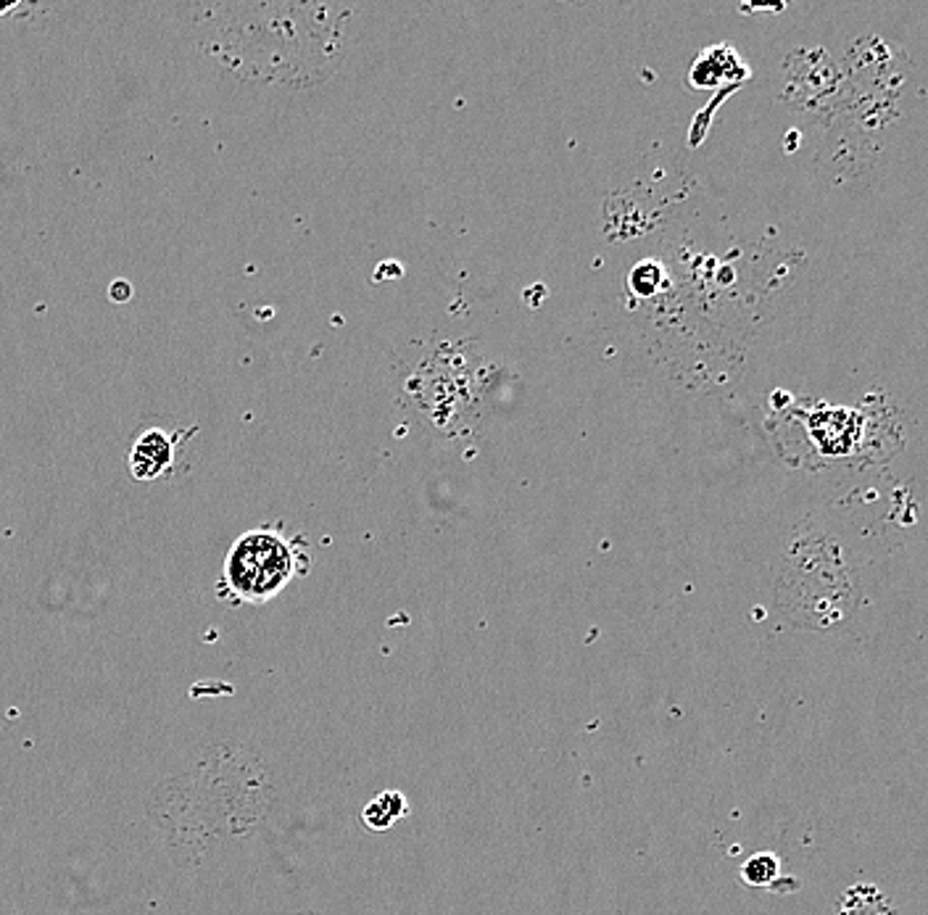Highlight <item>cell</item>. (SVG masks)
<instances>
[{"label": "cell", "instance_id": "6da1fadb", "mask_svg": "<svg viewBox=\"0 0 928 915\" xmlns=\"http://www.w3.org/2000/svg\"><path fill=\"white\" fill-rule=\"evenodd\" d=\"M302 573V554L275 528H254L225 557V589L238 602L264 604Z\"/></svg>", "mask_w": 928, "mask_h": 915}, {"label": "cell", "instance_id": "7a4b0ae2", "mask_svg": "<svg viewBox=\"0 0 928 915\" xmlns=\"http://www.w3.org/2000/svg\"><path fill=\"white\" fill-rule=\"evenodd\" d=\"M175 464V439L164 427H148L135 439L127 454V470L135 481L151 483L169 473Z\"/></svg>", "mask_w": 928, "mask_h": 915}, {"label": "cell", "instance_id": "3957f363", "mask_svg": "<svg viewBox=\"0 0 928 915\" xmlns=\"http://www.w3.org/2000/svg\"><path fill=\"white\" fill-rule=\"evenodd\" d=\"M406 813H409V805H406V797L402 791H383V795H377L373 803L364 807L362 820L364 826L373 828V832H385V828L394 826L396 820H402Z\"/></svg>", "mask_w": 928, "mask_h": 915}, {"label": "cell", "instance_id": "277c9868", "mask_svg": "<svg viewBox=\"0 0 928 915\" xmlns=\"http://www.w3.org/2000/svg\"><path fill=\"white\" fill-rule=\"evenodd\" d=\"M778 870H781L778 857L770 853H760V855L749 857V860L741 865V878H744L749 886H768L776 882Z\"/></svg>", "mask_w": 928, "mask_h": 915}, {"label": "cell", "instance_id": "5b68a950", "mask_svg": "<svg viewBox=\"0 0 928 915\" xmlns=\"http://www.w3.org/2000/svg\"><path fill=\"white\" fill-rule=\"evenodd\" d=\"M109 298L113 304H127L132 298V285L127 281H113L109 285Z\"/></svg>", "mask_w": 928, "mask_h": 915}, {"label": "cell", "instance_id": "8992f818", "mask_svg": "<svg viewBox=\"0 0 928 915\" xmlns=\"http://www.w3.org/2000/svg\"><path fill=\"white\" fill-rule=\"evenodd\" d=\"M19 6L21 3H17V0H11V3H0V17H9V13L19 11Z\"/></svg>", "mask_w": 928, "mask_h": 915}]
</instances>
